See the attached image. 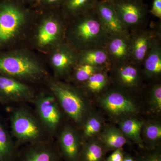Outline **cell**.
<instances>
[{"instance_id":"9a60e30c","label":"cell","mask_w":161,"mask_h":161,"mask_svg":"<svg viewBox=\"0 0 161 161\" xmlns=\"http://www.w3.org/2000/svg\"><path fill=\"white\" fill-rule=\"evenodd\" d=\"M73 46L62 44L52 56V65L60 76L69 74L78 64V53Z\"/></svg>"},{"instance_id":"ffe728a7","label":"cell","mask_w":161,"mask_h":161,"mask_svg":"<svg viewBox=\"0 0 161 161\" xmlns=\"http://www.w3.org/2000/svg\"><path fill=\"white\" fill-rule=\"evenodd\" d=\"M60 23L55 19L44 21L38 31L37 40L41 46H46L60 39L62 32Z\"/></svg>"},{"instance_id":"484cf974","label":"cell","mask_w":161,"mask_h":161,"mask_svg":"<svg viewBox=\"0 0 161 161\" xmlns=\"http://www.w3.org/2000/svg\"><path fill=\"white\" fill-rule=\"evenodd\" d=\"M145 149H153L159 146L161 139V125L158 122L151 121L143 125Z\"/></svg>"},{"instance_id":"e0dca14e","label":"cell","mask_w":161,"mask_h":161,"mask_svg":"<svg viewBox=\"0 0 161 161\" xmlns=\"http://www.w3.org/2000/svg\"><path fill=\"white\" fill-rule=\"evenodd\" d=\"M142 67L143 75L148 79H155L160 76L161 34L153 40L151 48L143 62Z\"/></svg>"},{"instance_id":"d4e9b609","label":"cell","mask_w":161,"mask_h":161,"mask_svg":"<svg viewBox=\"0 0 161 161\" xmlns=\"http://www.w3.org/2000/svg\"><path fill=\"white\" fill-rule=\"evenodd\" d=\"M98 0H65L63 3L67 14L76 17L94 9Z\"/></svg>"},{"instance_id":"d6986e66","label":"cell","mask_w":161,"mask_h":161,"mask_svg":"<svg viewBox=\"0 0 161 161\" xmlns=\"http://www.w3.org/2000/svg\"><path fill=\"white\" fill-rule=\"evenodd\" d=\"M144 123L142 120L132 117H127L119 122V130L127 138L137 144L141 149H145L141 132Z\"/></svg>"},{"instance_id":"836d02e7","label":"cell","mask_w":161,"mask_h":161,"mask_svg":"<svg viewBox=\"0 0 161 161\" xmlns=\"http://www.w3.org/2000/svg\"><path fill=\"white\" fill-rule=\"evenodd\" d=\"M46 4H53L61 3L63 4L65 0H43Z\"/></svg>"},{"instance_id":"e575fe53","label":"cell","mask_w":161,"mask_h":161,"mask_svg":"<svg viewBox=\"0 0 161 161\" xmlns=\"http://www.w3.org/2000/svg\"><path fill=\"white\" fill-rule=\"evenodd\" d=\"M142 1H144V0H142Z\"/></svg>"},{"instance_id":"5bb4252c","label":"cell","mask_w":161,"mask_h":161,"mask_svg":"<svg viewBox=\"0 0 161 161\" xmlns=\"http://www.w3.org/2000/svg\"><path fill=\"white\" fill-rule=\"evenodd\" d=\"M38 114L47 129L52 132L57 130L60 122V113L54 96L45 95L36 102Z\"/></svg>"},{"instance_id":"277c9868","label":"cell","mask_w":161,"mask_h":161,"mask_svg":"<svg viewBox=\"0 0 161 161\" xmlns=\"http://www.w3.org/2000/svg\"><path fill=\"white\" fill-rule=\"evenodd\" d=\"M127 92L119 87L107 89L99 98V103L113 117H129L137 113L139 108Z\"/></svg>"},{"instance_id":"cb8c5ba5","label":"cell","mask_w":161,"mask_h":161,"mask_svg":"<svg viewBox=\"0 0 161 161\" xmlns=\"http://www.w3.org/2000/svg\"><path fill=\"white\" fill-rule=\"evenodd\" d=\"M17 154L11 137L0 123V161H14Z\"/></svg>"},{"instance_id":"f1b7e54d","label":"cell","mask_w":161,"mask_h":161,"mask_svg":"<svg viewBox=\"0 0 161 161\" xmlns=\"http://www.w3.org/2000/svg\"><path fill=\"white\" fill-rule=\"evenodd\" d=\"M149 96V103L152 111L159 113L161 111V84H155L152 86Z\"/></svg>"},{"instance_id":"2e32d148","label":"cell","mask_w":161,"mask_h":161,"mask_svg":"<svg viewBox=\"0 0 161 161\" xmlns=\"http://www.w3.org/2000/svg\"><path fill=\"white\" fill-rule=\"evenodd\" d=\"M0 95L11 101L28 100L32 97L26 85L8 76H0Z\"/></svg>"},{"instance_id":"603a6c76","label":"cell","mask_w":161,"mask_h":161,"mask_svg":"<svg viewBox=\"0 0 161 161\" xmlns=\"http://www.w3.org/2000/svg\"><path fill=\"white\" fill-rule=\"evenodd\" d=\"M108 71L95 73L86 81L82 83L84 89L91 94H98L104 92L109 86L110 78Z\"/></svg>"},{"instance_id":"5b68a950","label":"cell","mask_w":161,"mask_h":161,"mask_svg":"<svg viewBox=\"0 0 161 161\" xmlns=\"http://www.w3.org/2000/svg\"><path fill=\"white\" fill-rule=\"evenodd\" d=\"M11 125L13 133L21 143L40 142L42 130L36 119L23 108L15 110L12 115Z\"/></svg>"},{"instance_id":"8992f818","label":"cell","mask_w":161,"mask_h":161,"mask_svg":"<svg viewBox=\"0 0 161 161\" xmlns=\"http://www.w3.org/2000/svg\"><path fill=\"white\" fill-rule=\"evenodd\" d=\"M0 73L9 77L35 78L43 73L36 61L23 55H9L0 57Z\"/></svg>"},{"instance_id":"4fadbf2b","label":"cell","mask_w":161,"mask_h":161,"mask_svg":"<svg viewBox=\"0 0 161 161\" xmlns=\"http://www.w3.org/2000/svg\"><path fill=\"white\" fill-rule=\"evenodd\" d=\"M58 150L47 143L31 144L17 154L14 161H61Z\"/></svg>"},{"instance_id":"ba28073f","label":"cell","mask_w":161,"mask_h":161,"mask_svg":"<svg viewBox=\"0 0 161 161\" xmlns=\"http://www.w3.org/2000/svg\"><path fill=\"white\" fill-rule=\"evenodd\" d=\"M142 67L130 61L112 65L109 71L112 72V79L118 87L127 92L138 89L142 82Z\"/></svg>"},{"instance_id":"1f68e13d","label":"cell","mask_w":161,"mask_h":161,"mask_svg":"<svg viewBox=\"0 0 161 161\" xmlns=\"http://www.w3.org/2000/svg\"><path fill=\"white\" fill-rule=\"evenodd\" d=\"M149 12L155 17L161 18V0H153L152 7Z\"/></svg>"},{"instance_id":"7c38bea8","label":"cell","mask_w":161,"mask_h":161,"mask_svg":"<svg viewBox=\"0 0 161 161\" xmlns=\"http://www.w3.org/2000/svg\"><path fill=\"white\" fill-rule=\"evenodd\" d=\"M111 66L131 61L130 54V34L110 36L106 44Z\"/></svg>"},{"instance_id":"4dcf8cb0","label":"cell","mask_w":161,"mask_h":161,"mask_svg":"<svg viewBox=\"0 0 161 161\" xmlns=\"http://www.w3.org/2000/svg\"><path fill=\"white\" fill-rule=\"evenodd\" d=\"M125 153L122 148H119L113 151L112 154L105 158L104 161H122Z\"/></svg>"},{"instance_id":"30bf717a","label":"cell","mask_w":161,"mask_h":161,"mask_svg":"<svg viewBox=\"0 0 161 161\" xmlns=\"http://www.w3.org/2000/svg\"><path fill=\"white\" fill-rule=\"evenodd\" d=\"M94 9L109 36L130 33L119 19L112 0L98 1Z\"/></svg>"},{"instance_id":"44dd1931","label":"cell","mask_w":161,"mask_h":161,"mask_svg":"<svg viewBox=\"0 0 161 161\" xmlns=\"http://www.w3.org/2000/svg\"><path fill=\"white\" fill-rule=\"evenodd\" d=\"M98 139L106 152L122 148L128 143L127 138L119 129L115 127H107L101 132Z\"/></svg>"},{"instance_id":"f546056e","label":"cell","mask_w":161,"mask_h":161,"mask_svg":"<svg viewBox=\"0 0 161 161\" xmlns=\"http://www.w3.org/2000/svg\"><path fill=\"white\" fill-rule=\"evenodd\" d=\"M146 149V150L138 153L135 157L136 161H161V149L159 146L151 150Z\"/></svg>"},{"instance_id":"7a4b0ae2","label":"cell","mask_w":161,"mask_h":161,"mask_svg":"<svg viewBox=\"0 0 161 161\" xmlns=\"http://www.w3.org/2000/svg\"><path fill=\"white\" fill-rule=\"evenodd\" d=\"M52 92L64 111L76 123L85 121L88 113V106L82 94L69 85L62 82H52Z\"/></svg>"},{"instance_id":"ac0fdd59","label":"cell","mask_w":161,"mask_h":161,"mask_svg":"<svg viewBox=\"0 0 161 161\" xmlns=\"http://www.w3.org/2000/svg\"><path fill=\"white\" fill-rule=\"evenodd\" d=\"M78 64H86L109 71L111 67L109 58L105 47H94L80 51Z\"/></svg>"},{"instance_id":"9c48e42d","label":"cell","mask_w":161,"mask_h":161,"mask_svg":"<svg viewBox=\"0 0 161 161\" xmlns=\"http://www.w3.org/2000/svg\"><path fill=\"white\" fill-rule=\"evenodd\" d=\"M130 60L132 62L142 67L152 46L153 40L160 32L145 27L130 32Z\"/></svg>"},{"instance_id":"6da1fadb","label":"cell","mask_w":161,"mask_h":161,"mask_svg":"<svg viewBox=\"0 0 161 161\" xmlns=\"http://www.w3.org/2000/svg\"><path fill=\"white\" fill-rule=\"evenodd\" d=\"M70 31L75 46L80 51L105 47L109 36L102 25L95 9L75 17Z\"/></svg>"},{"instance_id":"3957f363","label":"cell","mask_w":161,"mask_h":161,"mask_svg":"<svg viewBox=\"0 0 161 161\" xmlns=\"http://www.w3.org/2000/svg\"><path fill=\"white\" fill-rule=\"evenodd\" d=\"M120 22L129 32L146 27L149 12L142 0H112Z\"/></svg>"},{"instance_id":"d6a6232c","label":"cell","mask_w":161,"mask_h":161,"mask_svg":"<svg viewBox=\"0 0 161 161\" xmlns=\"http://www.w3.org/2000/svg\"><path fill=\"white\" fill-rule=\"evenodd\" d=\"M122 161H136L135 157H133L129 153H125Z\"/></svg>"},{"instance_id":"7402d4cb","label":"cell","mask_w":161,"mask_h":161,"mask_svg":"<svg viewBox=\"0 0 161 161\" xmlns=\"http://www.w3.org/2000/svg\"><path fill=\"white\" fill-rule=\"evenodd\" d=\"M106 152L98 138L93 137L82 144L80 161H104Z\"/></svg>"},{"instance_id":"52a82bcc","label":"cell","mask_w":161,"mask_h":161,"mask_svg":"<svg viewBox=\"0 0 161 161\" xmlns=\"http://www.w3.org/2000/svg\"><path fill=\"white\" fill-rule=\"evenodd\" d=\"M26 14L24 9L12 2L0 3V43L7 42L14 37L21 28Z\"/></svg>"},{"instance_id":"8fae6325","label":"cell","mask_w":161,"mask_h":161,"mask_svg":"<svg viewBox=\"0 0 161 161\" xmlns=\"http://www.w3.org/2000/svg\"><path fill=\"white\" fill-rule=\"evenodd\" d=\"M82 144L77 131L72 127L67 126L60 134L58 151L66 161H80Z\"/></svg>"},{"instance_id":"4316f807","label":"cell","mask_w":161,"mask_h":161,"mask_svg":"<svg viewBox=\"0 0 161 161\" xmlns=\"http://www.w3.org/2000/svg\"><path fill=\"white\" fill-rule=\"evenodd\" d=\"M102 119L97 114H93L87 117L84 125L83 138L86 140L100 133L103 128Z\"/></svg>"},{"instance_id":"83f0119b","label":"cell","mask_w":161,"mask_h":161,"mask_svg":"<svg viewBox=\"0 0 161 161\" xmlns=\"http://www.w3.org/2000/svg\"><path fill=\"white\" fill-rule=\"evenodd\" d=\"M74 69L75 80L82 83L87 80L95 73L102 71H108L101 68L86 64H78Z\"/></svg>"}]
</instances>
